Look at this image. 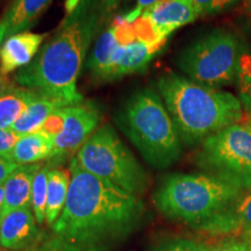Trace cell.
<instances>
[{"mask_svg": "<svg viewBox=\"0 0 251 251\" xmlns=\"http://www.w3.org/2000/svg\"><path fill=\"white\" fill-rule=\"evenodd\" d=\"M70 174L65 169H50L48 174V192H47L46 222L52 226L63 212L67 202Z\"/></svg>", "mask_w": 251, "mask_h": 251, "instance_id": "obj_19", "label": "cell"}, {"mask_svg": "<svg viewBox=\"0 0 251 251\" xmlns=\"http://www.w3.org/2000/svg\"><path fill=\"white\" fill-rule=\"evenodd\" d=\"M111 27L114 31L115 40L120 46H128L137 41L134 33L133 24L128 23L124 15H117L113 19Z\"/></svg>", "mask_w": 251, "mask_h": 251, "instance_id": "obj_25", "label": "cell"}, {"mask_svg": "<svg viewBox=\"0 0 251 251\" xmlns=\"http://www.w3.org/2000/svg\"><path fill=\"white\" fill-rule=\"evenodd\" d=\"M144 13L150 18L161 39H168L172 31L199 17L192 0H161Z\"/></svg>", "mask_w": 251, "mask_h": 251, "instance_id": "obj_11", "label": "cell"}, {"mask_svg": "<svg viewBox=\"0 0 251 251\" xmlns=\"http://www.w3.org/2000/svg\"><path fill=\"white\" fill-rule=\"evenodd\" d=\"M45 34L21 31L9 36L0 47V70L7 75L27 67L37 54L45 40Z\"/></svg>", "mask_w": 251, "mask_h": 251, "instance_id": "obj_13", "label": "cell"}, {"mask_svg": "<svg viewBox=\"0 0 251 251\" xmlns=\"http://www.w3.org/2000/svg\"><path fill=\"white\" fill-rule=\"evenodd\" d=\"M65 124L62 133L54 140V150L50 159L62 158L78 151L90 139L101 120L99 106L93 101H81L64 107Z\"/></svg>", "mask_w": 251, "mask_h": 251, "instance_id": "obj_9", "label": "cell"}, {"mask_svg": "<svg viewBox=\"0 0 251 251\" xmlns=\"http://www.w3.org/2000/svg\"><path fill=\"white\" fill-rule=\"evenodd\" d=\"M5 206V187L4 184H0V218H1L2 212H4Z\"/></svg>", "mask_w": 251, "mask_h": 251, "instance_id": "obj_36", "label": "cell"}, {"mask_svg": "<svg viewBox=\"0 0 251 251\" xmlns=\"http://www.w3.org/2000/svg\"><path fill=\"white\" fill-rule=\"evenodd\" d=\"M237 0H192L198 15L216 14L230 8Z\"/></svg>", "mask_w": 251, "mask_h": 251, "instance_id": "obj_26", "label": "cell"}, {"mask_svg": "<svg viewBox=\"0 0 251 251\" xmlns=\"http://www.w3.org/2000/svg\"><path fill=\"white\" fill-rule=\"evenodd\" d=\"M236 81L243 108L251 107V51L243 47L238 61Z\"/></svg>", "mask_w": 251, "mask_h": 251, "instance_id": "obj_23", "label": "cell"}, {"mask_svg": "<svg viewBox=\"0 0 251 251\" xmlns=\"http://www.w3.org/2000/svg\"><path fill=\"white\" fill-rule=\"evenodd\" d=\"M118 46L119 43L115 40L112 27L103 31L97 40L96 46L91 52L90 61L87 63V68L90 69L94 80L105 81L106 75L111 65L112 56Z\"/></svg>", "mask_w": 251, "mask_h": 251, "instance_id": "obj_21", "label": "cell"}, {"mask_svg": "<svg viewBox=\"0 0 251 251\" xmlns=\"http://www.w3.org/2000/svg\"><path fill=\"white\" fill-rule=\"evenodd\" d=\"M18 164L9 158L0 156V184H4L12 172L18 169Z\"/></svg>", "mask_w": 251, "mask_h": 251, "instance_id": "obj_32", "label": "cell"}, {"mask_svg": "<svg viewBox=\"0 0 251 251\" xmlns=\"http://www.w3.org/2000/svg\"><path fill=\"white\" fill-rule=\"evenodd\" d=\"M249 1H251V0H249Z\"/></svg>", "mask_w": 251, "mask_h": 251, "instance_id": "obj_42", "label": "cell"}, {"mask_svg": "<svg viewBox=\"0 0 251 251\" xmlns=\"http://www.w3.org/2000/svg\"><path fill=\"white\" fill-rule=\"evenodd\" d=\"M151 251H201V248H199L190 240L174 238V240H169L161 243Z\"/></svg>", "mask_w": 251, "mask_h": 251, "instance_id": "obj_28", "label": "cell"}, {"mask_svg": "<svg viewBox=\"0 0 251 251\" xmlns=\"http://www.w3.org/2000/svg\"><path fill=\"white\" fill-rule=\"evenodd\" d=\"M40 164L19 165L17 170L4 183L5 206L2 215L19 208H29L31 203V187ZM1 215V216H2Z\"/></svg>", "mask_w": 251, "mask_h": 251, "instance_id": "obj_15", "label": "cell"}, {"mask_svg": "<svg viewBox=\"0 0 251 251\" xmlns=\"http://www.w3.org/2000/svg\"><path fill=\"white\" fill-rule=\"evenodd\" d=\"M13 251H18V250H13ZM23 251H52L51 249H49L48 247L46 249H35V250H23Z\"/></svg>", "mask_w": 251, "mask_h": 251, "instance_id": "obj_37", "label": "cell"}, {"mask_svg": "<svg viewBox=\"0 0 251 251\" xmlns=\"http://www.w3.org/2000/svg\"><path fill=\"white\" fill-rule=\"evenodd\" d=\"M52 0H12L0 19V47L9 36L26 31Z\"/></svg>", "mask_w": 251, "mask_h": 251, "instance_id": "obj_14", "label": "cell"}, {"mask_svg": "<svg viewBox=\"0 0 251 251\" xmlns=\"http://www.w3.org/2000/svg\"><path fill=\"white\" fill-rule=\"evenodd\" d=\"M65 124V113L64 108L56 109L47 118L45 124L42 125L41 130L45 131L49 136H51L55 140L56 136H58L62 133L63 128H64Z\"/></svg>", "mask_w": 251, "mask_h": 251, "instance_id": "obj_27", "label": "cell"}, {"mask_svg": "<svg viewBox=\"0 0 251 251\" xmlns=\"http://www.w3.org/2000/svg\"><path fill=\"white\" fill-rule=\"evenodd\" d=\"M121 1L122 0H101L103 15H105V17H108V14L112 13Z\"/></svg>", "mask_w": 251, "mask_h": 251, "instance_id": "obj_33", "label": "cell"}, {"mask_svg": "<svg viewBox=\"0 0 251 251\" xmlns=\"http://www.w3.org/2000/svg\"><path fill=\"white\" fill-rule=\"evenodd\" d=\"M133 27L136 40L140 41V42L147 43V45H153V43L159 42L162 40H168L159 37L151 20H150V18L146 13H143L134 21Z\"/></svg>", "mask_w": 251, "mask_h": 251, "instance_id": "obj_24", "label": "cell"}, {"mask_svg": "<svg viewBox=\"0 0 251 251\" xmlns=\"http://www.w3.org/2000/svg\"><path fill=\"white\" fill-rule=\"evenodd\" d=\"M248 242H251V240H249V241H248Z\"/></svg>", "mask_w": 251, "mask_h": 251, "instance_id": "obj_40", "label": "cell"}, {"mask_svg": "<svg viewBox=\"0 0 251 251\" xmlns=\"http://www.w3.org/2000/svg\"><path fill=\"white\" fill-rule=\"evenodd\" d=\"M161 0H137L136 7L131 9L130 12H128L127 14H125L124 17L128 23L133 24L137 18L141 17L147 9H149L150 7H152L153 5H156L157 2H159Z\"/></svg>", "mask_w": 251, "mask_h": 251, "instance_id": "obj_31", "label": "cell"}, {"mask_svg": "<svg viewBox=\"0 0 251 251\" xmlns=\"http://www.w3.org/2000/svg\"><path fill=\"white\" fill-rule=\"evenodd\" d=\"M166 40H162L153 45H147L140 41H135L130 45L125 46L121 59L111 71L107 81L119 79L131 74L143 72L148 68L151 59L163 49Z\"/></svg>", "mask_w": 251, "mask_h": 251, "instance_id": "obj_16", "label": "cell"}, {"mask_svg": "<svg viewBox=\"0 0 251 251\" xmlns=\"http://www.w3.org/2000/svg\"><path fill=\"white\" fill-rule=\"evenodd\" d=\"M198 228L218 236L251 240V192Z\"/></svg>", "mask_w": 251, "mask_h": 251, "instance_id": "obj_10", "label": "cell"}, {"mask_svg": "<svg viewBox=\"0 0 251 251\" xmlns=\"http://www.w3.org/2000/svg\"><path fill=\"white\" fill-rule=\"evenodd\" d=\"M249 7H250V9H251V1L249 2Z\"/></svg>", "mask_w": 251, "mask_h": 251, "instance_id": "obj_39", "label": "cell"}, {"mask_svg": "<svg viewBox=\"0 0 251 251\" xmlns=\"http://www.w3.org/2000/svg\"><path fill=\"white\" fill-rule=\"evenodd\" d=\"M37 96L36 91L13 89L0 97V129H9Z\"/></svg>", "mask_w": 251, "mask_h": 251, "instance_id": "obj_20", "label": "cell"}, {"mask_svg": "<svg viewBox=\"0 0 251 251\" xmlns=\"http://www.w3.org/2000/svg\"><path fill=\"white\" fill-rule=\"evenodd\" d=\"M241 51L242 46L234 34L215 29L185 48L177 64L191 80L216 89L236 80Z\"/></svg>", "mask_w": 251, "mask_h": 251, "instance_id": "obj_7", "label": "cell"}, {"mask_svg": "<svg viewBox=\"0 0 251 251\" xmlns=\"http://www.w3.org/2000/svg\"><path fill=\"white\" fill-rule=\"evenodd\" d=\"M102 15L101 0H71L57 33L17 72V83L68 106L83 101L77 79Z\"/></svg>", "mask_w": 251, "mask_h": 251, "instance_id": "obj_2", "label": "cell"}, {"mask_svg": "<svg viewBox=\"0 0 251 251\" xmlns=\"http://www.w3.org/2000/svg\"><path fill=\"white\" fill-rule=\"evenodd\" d=\"M49 165L41 166L36 172L31 187V207L37 224H43L46 221V206L47 192H48V174Z\"/></svg>", "mask_w": 251, "mask_h": 251, "instance_id": "obj_22", "label": "cell"}, {"mask_svg": "<svg viewBox=\"0 0 251 251\" xmlns=\"http://www.w3.org/2000/svg\"><path fill=\"white\" fill-rule=\"evenodd\" d=\"M14 87L9 83V80L5 77V75L2 74L1 70H0V97L4 96L5 93L9 92L11 90H13Z\"/></svg>", "mask_w": 251, "mask_h": 251, "instance_id": "obj_34", "label": "cell"}, {"mask_svg": "<svg viewBox=\"0 0 251 251\" xmlns=\"http://www.w3.org/2000/svg\"><path fill=\"white\" fill-rule=\"evenodd\" d=\"M241 192L214 176L175 174L163 179L152 199L166 218L199 227L233 206Z\"/></svg>", "mask_w": 251, "mask_h": 251, "instance_id": "obj_5", "label": "cell"}, {"mask_svg": "<svg viewBox=\"0 0 251 251\" xmlns=\"http://www.w3.org/2000/svg\"><path fill=\"white\" fill-rule=\"evenodd\" d=\"M37 233V221L29 208H19L6 213L0 221V246L19 250L33 242Z\"/></svg>", "mask_w": 251, "mask_h": 251, "instance_id": "obj_12", "label": "cell"}, {"mask_svg": "<svg viewBox=\"0 0 251 251\" xmlns=\"http://www.w3.org/2000/svg\"><path fill=\"white\" fill-rule=\"evenodd\" d=\"M159 93L180 140L188 146L238 124L243 106L234 94L216 90L180 75L169 74L157 81Z\"/></svg>", "mask_w": 251, "mask_h": 251, "instance_id": "obj_3", "label": "cell"}, {"mask_svg": "<svg viewBox=\"0 0 251 251\" xmlns=\"http://www.w3.org/2000/svg\"><path fill=\"white\" fill-rule=\"evenodd\" d=\"M0 221H1V218H0Z\"/></svg>", "mask_w": 251, "mask_h": 251, "instance_id": "obj_41", "label": "cell"}, {"mask_svg": "<svg viewBox=\"0 0 251 251\" xmlns=\"http://www.w3.org/2000/svg\"><path fill=\"white\" fill-rule=\"evenodd\" d=\"M248 33H249V35H251V24H249V29H248Z\"/></svg>", "mask_w": 251, "mask_h": 251, "instance_id": "obj_38", "label": "cell"}, {"mask_svg": "<svg viewBox=\"0 0 251 251\" xmlns=\"http://www.w3.org/2000/svg\"><path fill=\"white\" fill-rule=\"evenodd\" d=\"M198 163L241 191L251 190V130L235 124L209 136L202 142Z\"/></svg>", "mask_w": 251, "mask_h": 251, "instance_id": "obj_8", "label": "cell"}, {"mask_svg": "<svg viewBox=\"0 0 251 251\" xmlns=\"http://www.w3.org/2000/svg\"><path fill=\"white\" fill-rule=\"evenodd\" d=\"M19 139H20V136L15 134L11 128L9 129H0V156L9 158L12 150H13Z\"/></svg>", "mask_w": 251, "mask_h": 251, "instance_id": "obj_29", "label": "cell"}, {"mask_svg": "<svg viewBox=\"0 0 251 251\" xmlns=\"http://www.w3.org/2000/svg\"><path fill=\"white\" fill-rule=\"evenodd\" d=\"M67 202L52 227V251H107L136 229L139 196L81 169L72 157Z\"/></svg>", "mask_w": 251, "mask_h": 251, "instance_id": "obj_1", "label": "cell"}, {"mask_svg": "<svg viewBox=\"0 0 251 251\" xmlns=\"http://www.w3.org/2000/svg\"><path fill=\"white\" fill-rule=\"evenodd\" d=\"M74 158L85 171L135 196L148 187L146 170L109 125L94 131Z\"/></svg>", "mask_w": 251, "mask_h": 251, "instance_id": "obj_6", "label": "cell"}, {"mask_svg": "<svg viewBox=\"0 0 251 251\" xmlns=\"http://www.w3.org/2000/svg\"><path fill=\"white\" fill-rule=\"evenodd\" d=\"M54 150V139L39 130L35 133L24 135L15 144L12 150L9 159L18 165L36 164L40 161L50 158Z\"/></svg>", "mask_w": 251, "mask_h": 251, "instance_id": "obj_18", "label": "cell"}, {"mask_svg": "<svg viewBox=\"0 0 251 251\" xmlns=\"http://www.w3.org/2000/svg\"><path fill=\"white\" fill-rule=\"evenodd\" d=\"M64 107H68V105L62 100L39 92L36 99L28 106L26 111L14 122L11 129L19 136L35 133V131L41 130L42 125L45 124L47 118L52 112Z\"/></svg>", "mask_w": 251, "mask_h": 251, "instance_id": "obj_17", "label": "cell"}, {"mask_svg": "<svg viewBox=\"0 0 251 251\" xmlns=\"http://www.w3.org/2000/svg\"><path fill=\"white\" fill-rule=\"evenodd\" d=\"M238 124L246 126V127H248L251 130V107L243 108V117Z\"/></svg>", "mask_w": 251, "mask_h": 251, "instance_id": "obj_35", "label": "cell"}, {"mask_svg": "<svg viewBox=\"0 0 251 251\" xmlns=\"http://www.w3.org/2000/svg\"><path fill=\"white\" fill-rule=\"evenodd\" d=\"M201 251H251V242L240 238H228L218 247L201 249Z\"/></svg>", "mask_w": 251, "mask_h": 251, "instance_id": "obj_30", "label": "cell"}, {"mask_svg": "<svg viewBox=\"0 0 251 251\" xmlns=\"http://www.w3.org/2000/svg\"><path fill=\"white\" fill-rule=\"evenodd\" d=\"M117 124L153 168L166 169L179 159L181 140L168 109L151 89L129 97L118 113Z\"/></svg>", "mask_w": 251, "mask_h": 251, "instance_id": "obj_4", "label": "cell"}]
</instances>
